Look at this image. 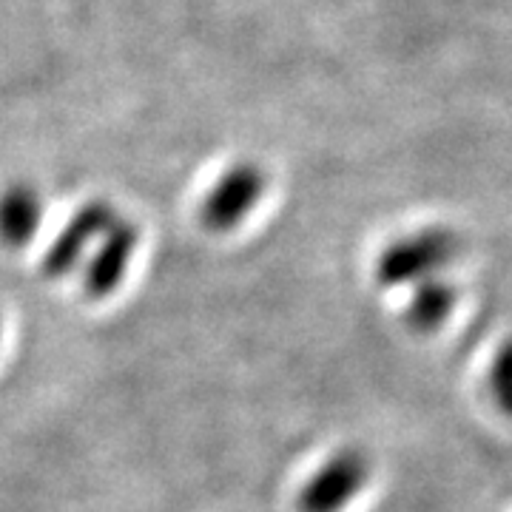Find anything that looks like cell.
I'll return each instance as SVG.
<instances>
[{
    "label": "cell",
    "mask_w": 512,
    "mask_h": 512,
    "mask_svg": "<svg viewBox=\"0 0 512 512\" xmlns=\"http://www.w3.org/2000/svg\"><path fill=\"white\" fill-rule=\"evenodd\" d=\"M456 254V239L447 231H424L402 242H393L379 259V282L404 285L416 279H430L433 271L447 265Z\"/></svg>",
    "instance_id": "6da1fadb"
},
{
    "label": "cell",
    "mask_w": 512,
    "mask_h": 512,
    "mask_svg": "<svg viewBox=\"0 0 512 512\" xmlns=\"http://www.w3.org/2000/svg\"><path fill=\"white\" fill-rule=\"evenodd\" d=\"M367 461L353 450L333 456L302 487L299 493V512H339L348 507L353 495L365 487Z\"/></svg>",
    "instance_id": "7a4b0ae2"
},
{
    "label": "cell",
    "mask_w": 512,
    "mask_h": 512,
    "mask_svg": "<svg viewBox=\"0 0 512 512\" xmlns=\"http://www.w3.org/2000/svg\"><path fill=\"white\" fill-rule=\"evenodd\" d=\"M259 194H262V177L254 168H248V165L234 168L208 194V200L202 205V222L211 231H231L237 222L248 217Z\"/></svg>",
    "instance_id": "3957f363"
},
{
    "label": "cell",
    "mask_w": 512,
    "mask_h": 512,
    "mask_svg": "<svg viewBox=\"0 0 512 512\" xmlns=\"http://www.w3.org/2000/svg\"><path fill=\"white\" fill-rule=\"evenodd\" d=\"M114 222V214L106 202H89L77 217H74L66 231L52 242L49 254L43 259V271L49 276H66L77 265L80 254L86 251V245L92 242L97 234H106Z\"/></svg>",
    "instance_id": "277c9868"
},
{
    "label": "cell",
    "mask_w": 512,
    "mask_h": 512,
    "mask_svg": "<svg viewBox=\"0 0 512 512\" xmlns=\"http://www.w3.org/2000/svg\"><path fill=\"white\" fill-rule=\"evenodd\" d=\"M134 245H137V228L131 222H111L103 234V245L89 262V271L83 279L89 296L103 299L120 285V279L128 268V259L134 254Z\"/></svg>",
    "instance_id": "5b68a950"
},
{
    "label": "cell",
    "mask_w": 512,
    "mask_h": 512,
    "mask_svg": "<svg viewBox=\"0 0 512 512\" xmlns=\"http://www.w3.org/2000/svg\"><path fill=\"white\" fill-rule=\"evenodd\" d=\"M40 225V202L29 188L15 185L0 197V239L6 245H23L35 237Z\"/></svg>",
    "instance_id": "8992f818"
},
{
    "label": "cell",
    "mask_w": 512,
    "mask_h": 512,
    "mask_svg": "<svg viewBox=\"0 0 512 512\" xmlns=\"http://www.w3.org/2000/svg\"><path fill=\"white\" fill-rule=\"evenodd\" d=\"M453 302H456V291L447 282H439L433 276L421 279L419 291L413 293L407 308V322L416 330L439 328L447 313L453 311Z\"/></svg>",
    "instance_id": "52a82bcc"
}]
</instances>
